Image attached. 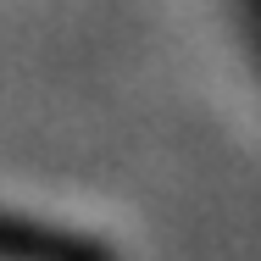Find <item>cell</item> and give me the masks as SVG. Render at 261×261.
Segmentation results:
<instances>
[{"instance_id": "cell-1", "label": "cell", "mask_w": 261, "mask_h": 261, "mask_svg": "<svg viewBox=\"0 0 261 261\" xmlns=\"http://www.w3.org/2000/svg\"><path fill=\"white\" fill-rule=\"evenodd\" d=\"M0 261H106L100 245L72 239L61 228H39V222H17L0 217Z\"/></svg>"}]
</instances>
